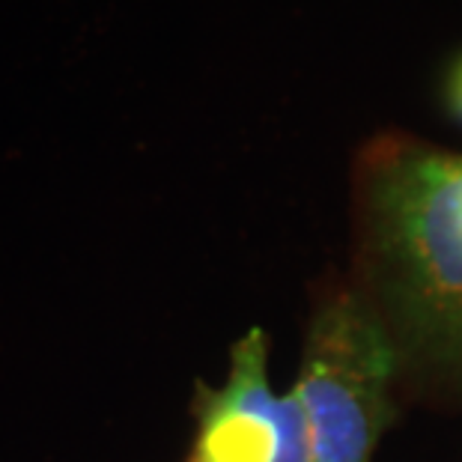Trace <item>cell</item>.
<instances>
[{
    "label": "cell",
    "instance_id": "cell-1",
    "mask_svg": "<svg viewBox=\"0 0 462 462\" xmlns=\"http://www.w3.org/2000/svg\"><path fill=\"white\" fill-rule=\"evenodd\" d=\"M370 304L400 367L462 391V155L382 134L356 167Z\"/></svg>",
    "mask_w": 462,
    "mask_h": 462
},
{
    "label": "cell",
    "instance_id": "cell-2",
    "mask_svg": "<svg viewBox=\"0 0 462 462\" xmlns=\"http://www.w3.org/2000/svg\"><path fill=\"white\" fill-rule=\"evenodd\" d=\"M397 346L364 292H337L310 322L296 391L317 462H370L391 415Z\"/></svg>",
    "mask_w": 462,
    "mask_h": 462
},
{
    "label": "cell",
    "instance_id": "cell-3",
    "mask_svg": "<svg viewBox=\"0 0 462 462\" xmlns=\"http://www.w3.org/2000/svg\"><path fill=\"white\" fill-rule=\"evenodd\" d=\"M265 361V334L251 328L233 346L230 379L224 388L198 391V436L189 462H278L281 397L269 388Z\"/></svg>",
    "mask_w": 462,
    "mask_h": 462
},
{
    "label": "cell",
    "instance_id": "cell-4",
    "mask_svg": "<svg viewBox=\"0 0 462 462\" xmlns=\"http://www.w3.org/2000/svg\"><path fill=\"white\" fill-rule=\"evenodd\" d=\"M441 102H445V111L462 125V51L450 60L445 72V81H441Z\"/></svg>",
    "mask_w": 462,
    "mask_h": 462
}]
</instances>
